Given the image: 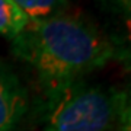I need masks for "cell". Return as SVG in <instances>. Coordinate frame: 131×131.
Returning a JSON list of instances; mask_svg holds the SVG:
<instances>
[{"label":"cell","mask_w":131,"mask_h":131,"mask_svg":"<svg viewBox=\"0 0 131 131\" xmlns=\"http://www.w3.org/2000/svg\"><path fill=\"white\" fill-rule=\"evenodd\" d=\"M31 19L13 0H0V34L10 41L22 32Z\"/></svg>","instance_id":"277c9868"},{"label":"cell","mask_w":131,"mask_h":131,"mask_svg":"<svg viewBox=\"0 0 131 131\" xmlns=\"http://www.w3.org/2000/svg\"><path fill=\"white\" fill-rule=\"evenodd\" d=\"M31 20H41L66 13L69 0H13Z\"/></svg>","instance_id":"5b68a950"},{"label":"cell","mask_w":131,"mask_h":131,"mask_svg":"<svg viewBox=\"0 0 131 131\" xmlns=\"http://www.w3.org/2000/svg\"><path fill=\"white\" fill-rule=\"evenodd\" d=\"M12 52L34 69L51 103L86 74L117 58L118 47L90 22L63 13L31 20L12 39Z\"/></svg>","instance_id":"6da1fadb"},{"label":"cell","mask_w":131,"mask_h":131,"mask_svg":"<svg viewBox=\"0 0 131 131\" xmlns=\"http://www.w3.org/2000/svg\"><path fill=\"white\" fill-rule=\"evenodd\" d=\"M130 98L114 86L73 84L48 103L45 131H128Z\"/></svg>","instance_id":"7a4b0ae2"},{"label":"cell","mask_w":131,"mask_h":131,"mask_svg":"<svg viewBox=\"0 0 131 131\" xmlns=\"http://www.w3.org/2000/svg\"><path fill=\"white\" fill-rule=\"evenodd\" d=\"M112 2H115V3H119V5L124 6L127 10L130 9V0H112Z\"/></svg>","instance_id":"8992f818"},{"label":"cell","mask_w":131,"mask_h":131,"mask_svg":"<svg viewBox=\"0 0 131 131\" xmlns=\"http://www.w3.org/2000/svg\"><path fill=\"white\" fill-rule=\"evenodd\" d=\"M28 95L16 73L0 60V131H15L26 111Z\"/></svg>","instance_id":"3957f363"}]
</instances>
